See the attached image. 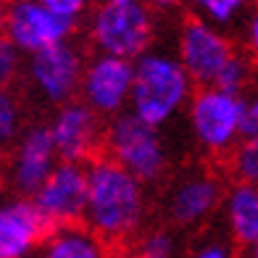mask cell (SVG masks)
<instances>
[{
	"instance_id": "6da1fadb",
	"label": "cell",
	"mask_w": 258,
	"mask_h": 258,
	"mask_svg": "<svg viewBox=\"0 0 258 258\" xmlns=\"http://www.w3.org/2000/svg\"><path fill=\"white\" fill-rule=\"evenodd\" d=\"M145 184L108 156L87 163V211L85 224L103 242L137 237L145 224Z\"/></svg>"
},
{
	"instance_id": "7a4b0ae2",
	"label": "cell",
	"mask_w": 258,
	"mask_h": 258,
	"mask_svg": "<svg viewBox=\"0 0 258 258\" xmlns=\"http://www.w3.org/2000/svg\"><path fill=\"white\" fill-rule=\"evenodd\" d=\"M195 92V82L184 72L177 53L163 45H153L135 61V90L129 111L145 124L163 129L187 113Z\"/></svg>"
},
{
	"instance_id": "3957f363",
	"label": "cell",
	"mask_w": 258,
	"mask_h": 258,
	"mask_svg": "<svg viewBox=\"0 0 258 258\" xmlns=\"http://www.w3.org/2000/svg\"><path fill=\"white\" fill-rule=\"evenodd\" d=\"M156 11L148 0L95 3L87 16V40L95 53L137 61L156 45Z\"/></svg>"
},
{
	"instance_id": "277c9868",
	"label": "cell",
	"mask_w": 258,
	"mask_h": 258,
	"mask_svg": "<svg viewBox=\"0 0 258 258\" xmlns=\"http://www.w3.org/2000/svg\"><path fill=\"white\" fill-rule=\"evenodd\" d=\"M103 156L116 161L143 184H156L169 169V150L161 129L145 124L132 111L105 121Z\"/></svg>"
},
{
	"instance_id": "5b68a950",
	"label": "cell",
	"mask_w": 258,
	"mask_h": 258,
	"mask_svg": "<svg viewBox=\"0 0 258 258\" xmlns=\"http://www.w3.org/2000/svg\"><path fill=\"white\" fill-rule=\"evenodd\" d=\"M245 95H232L219 87H201L187 105L184 121L195 148L214 158H229L242 143Z\"/></svg>"
},
{
	"instance_id": "8992f818",
	"label": "cell",
	"mask_w": 258,
	"mask_h": 258,
	"mask_svg": "<svg viewBox=\"0 0 258 258\" xmlns=\"http://www.w3.org/2000/svg\"><path fill=\"white\" fill-rule=\"evenodd\" d=\"M85 66H87V58L74 40L29 55L24 66V77L32 98L53 111L77 100L82 90Z\"/></svg>"
},
{
	"instance_id": "52a82bcc",
	"label": "cell",
	"mask_w": 258,
	"mask_h": 258,
	"mask_svg": "<svg viewBox=\"0 0 258 258\" xmlns=\"http://www.w3.org/2000/svg\"><path fill=\"white\" fill-rule=\"evenodd\" d=\"M174 53L182 61L195 87H214L227 61L237 53L224 29H219L198 16H187L177 29Z\"/></svg>"
},
{
	"instance_id": "ba28073f",
	"label": "cell",
	"mask_w": 258,
	"mask_h": 258,
	"mask_svg": "<svg viewBox=\"0 0 258 258\" xmlns=\"http://www.w3.org/2000/svg\"><path fill=\"white\" fill-rule=\"evenodd\" d=\"M227 187L214 171L190 169L171 182L163 198V216L171 229H198L221 211Z\"/></svg>"
},
{
	"instance_id": "9c48e42d",
	"label": "cell",
	"mask_w": 258,
	"mask_h": 258,
	"mask_svg": "<svg viewBox=\"0 0 258 258\" xmlns=\"http://www.w3.org/2000/svg\"><path fill=\"white\" fill-rule=\"evenodd\" d=\"M132 90H135V61L103 53H92L87 58L79 100L87 103L103 121H111L119 113L129 111Z\"/></svg>"
},
{
	"instance_id": "30bf717a",
	"label": "cell",
	"mask_w": 258,
	"mask_h": 258,
	"mask_svg": "<svg viewBox=\"0 0 258 258\" xmlns=\"http://www.w3.org/2000/svg\"><path fill=\"white\" fill-rule=\"evenodd\" d=\"M61 163L58 150L53 145L50 126L45 121L29 124L19 143L8 153V166H6V179L11 187V195L19 198H32L40 192V187L48 182V177Z\"/></svg>"
},
{
	"instance_id": "8fae6325",
	"label": "cell",
	"mask_w": 258,
	"mask_h": 258,
	"mask_svg": "<svg viewBox=\"0 0 258 258\" xmlns=\"http://www.w3.org/2000/svg\"><path fill=\"white\" fill-rule=\"evenodd\" d=\"M77 24L53 14L40 0H8L6 3V40L19 48L21 55H34L69 42Z\"/></svg>"
},
{
	"instance_id": "7c38bea8",
	"label": "cell",
	"mask_w": 258,
	"mask_h": 258,
	"mask_svg": "<svg viewBox=\"0 0 258 258\" xmlns=\"http://www.w3.org/2000/svg\"><path fill=\"white\" fill-rule=\"evenodd\" d=\"M48 126H50L53 145L61 161L87 166L90 161H95L100 156L103 137H105V121L79 98L55 108L50 113Z\"/></svg>"
},
{
	"instance_id": "4fadbf2b",
	"label": "cell",
	"mask_w": 258,
	"mask_h": 258,
	"mask_svg": "<svg viewBox=\"0 0 258 258\" xmlns=\"http://www.w3.org/2000/svg\"><path fill=\"white\" fill-rule=\"evenodd\" d=\"M32 203L48 229L82 224L87 211V166L61 161Z\"/></svg>"
},
{
	"instance_id": "5bb4252c",
	"label": "cell",
	"mask_w": 258,
	"mask_h": 258,
	"mask_svg": "<svg viewBox=\"0 0 258 258\" xmlns=\"http://www.w3.org/2000/svg\"><path fill=\"white\" fill-rule=\"evenodd\" d=\"M48 232L29 198L8 195L0 201V258H34Z\"/></svg>"
},
{
	"instance_id": "9a60e30c",
	"label": "cell",
	"mask_w": 258,
	"mask_h": 258,
	"mask_svg": "<svg viewBox=\"0 0 258 258\" xmlns=\"http://www.w3.org/2000/svg\"><path fill=\"white\" fill-rule=\"evenodd\" d=\"M221 221L227 237L250 250L258 245V187L232 182L221 203Z\"/></svg>"
},
{
	"instance_id": "2e32d148",
	"label": "cell",
	"mask_w": 258,
	"mask_h": 258,
	"mask_svg": "<svg viewBox=\"0 0 258 258\" xmlns=\"http://www.w3.org/2000/svg\"><path fill=\"white\" fill-rule=\"evenodd\" d=\"M34 258H111V250L92 229L72 224L50 229Z\"/></svg>"
},
{
	"instance_id": "e0dca14e",
	"label": "cell",
	"mask_w": 258,
	"mask_h": 258,
	"mask_svg": "<svg viewBox=\"0 0 258 258\" xmlns=\"http://www.w3.org/2000/svg\"><path fill=\"white\" fill-rule=\"evenodd\" d=\"M190 16H198L219 29H232L253 11V0H187Z\"/></svg>"
},
{
	"instance_id": "ac0fdd59",
	"label": "cell",
	"mask_w": 258,
	"mask_h": 258,
	"mask_svg": "<svg viewBox=\"0 0 258 258\" xmlns=\"http://www.w3.org/2000/svg\"><path fill=\"white\" fill-rule=\"evenodd\" d=\"M24 108H21V98L14 92V87H0V156H8L19 137L24 135Z\"/></svg>"
},
{
	"instance_id": "d6986e66",
	"label": "cell",
	"mask_w": 258,
	"mask_h": 258,
	"mask_svg": "<svg viewBox=\"0 0 258 258\" xmlns=\"http://www.w3.org/2000/svg\"><path fill=\"white\" fill-rule=\"evenodd\" d=\"M179 240L171 227H150L143 229L135 240V258H177Z\"/></svg>"
},
{
	"instance_id": "ffe728a7",
	"label": "cell",
	"mask_w": 258,
	"mask_h": 258,
	"mask_svg": "<svg viewBox=\"0 0 258 258\" xmlns=\"http://www.w3.org/2000/svg\"><path fill=\"white\" fill-rule=\"evenodd\" d=\"M250 82H253V61H250V55L248 53H234L227 66L221 69V74L216 79V85L219 90H224V92H232V95H245L250 87Z\"/></svg>"
},
{
	"instance_id": "44dd1931",
	"label": "cell",
	"mask_w": 258,
	"mask_h": 258,
	"mask_svg": "<svg viewBox=\"0 0 258 258\" xmlns=\"http://www.w3.org/2000/svg\"><path fill=\"white\" fill-rule=\"evenodd\" d=\"M229 171L234 182L258 187V137L242 140L229 156Z\"/></svg>"
},
{
	"instance_id": "7402d4cb",
	"label": "cell",
	"mask_w": 258,
	"mask_h": 258,
	"mask_svg": "<svg viewBox=\"0 0 258 258\" xmlns=\"http://www.w3.org/2000/svg\"><path fill=\"white\" fill-rule=\"evenodd\" d=\"M19 48L11 40H0V87H11L24 72V61H21Z\"/></svg>"
},
{
	"instance_id": "603a6c76",
	"label": "cell",
	"mask_w": 258,
	"mask_h": 258,
	"mask_svg": "<svg viewBox=\"0 0 258 258\" xmlns=\"http://www.w3.org/2000/svg\"><path fill=\"white\" fill-rule=\"evenodd\" d=\"M190 258H237V253H234V242L229 237L214 234V237H206L198 242Z\"/></svg>"
},
{
	"instance_id": "cb8c5ba5",
	"label": "cell",
	"mask_w": 258,
	"mask_h": 258,
	"mask_svg": "<svg viewBox=\"0 0 258 258\" xmlns=\"http://www.w3.org/2000/svg\"><path fill=\"white\" fill-rule=\"evenodd\" d=\"M40 3L45 8H50L53 14H58V16H63V19H69V21L77 24L85 14L90 16V11L95 8L98 0H40Z\"/></svg>"
},
{
	"instance_id": "d4e9b609",
	"label": "cell",
	"mask_w": 258,
	"mask_h": 258,
	"mask_svg": "<svg viewBox=\"0 0 258 258\" xmlns=\"http://www.w3.org/2000/svg\"><path fill=\"white\" fill-rule=\"evenodd\" d=\"M258 137V90L245 95L242 105V140Z\"/></svg>"
},
{
	"instance_id": "484cf974",
	"label": "cell",
	"mask_w": 258,
	"mask_h": 258,
	"mask_svg": "<svg viewBox=\"0 0 258 258\" xmlns=\"http://www.w3.org/2000/svg\"><path fill=\"white\" fill-rule=\"evenodd\" d=\"M242 42L248 55L258 58V6H253V11L242 21Z\"/></svg>"
},
{
	"instance_id": "4316f807",
	"label": "cell",
	"mask_w": 258,
	"mask_h": 258,
	"mask_svg": "<svg viewBox=\"0 0 258 258\" xmlns=\"http://www.w3.org/2000/svg\"><path fill=\"white\" fill-rule=\"evenodd\" d=\"M148 3L153 6V11H158V14H166V11L179 8L182 3H187V0H148Z\"/></svg>"
},
{
	"instance_id": "83f0119b",
	"label": "cell",
	"mask_w": 258,
	"mask_h": 258,
	"mask_svg": "<svg viewBox=\"0 0 258 258\" xmlns=\"http://www.w3.org/2000/svg\"><path fill=\"white\" fill-rule=\"evenodd\" d=\"M6 37V3H0V40Z\"/></svg>"
},
{
	"instance_id": "f1b7e54d",
	"label": "cell",
	"mask_w": 258,
	"mask_h": 258,
	"mask_svg": "<svg viewBox=\"0 0 258 258\" xmlns=\"http://www.w3.org/2000/svg\"><path fill=\"white\" fill-rule=\"evenodd\" d=\"M245 258H258V245L250 248V250H245Z\"/></svg>"
},
{
	"instance_id": "f546056e",
	"label": "cell",
	"mask_w": 258,
	"mask_h": 258,
	"mask_svg": "<svg viewBox=\"0 0 258 258\" xmlns=\"http://www.w3.org/2000/svg\"><path fill=\"white\" fill-rule=\"evenodd\" d=\"M98 3H126V0H98Z\"/></svg>"
}]
</instances>
